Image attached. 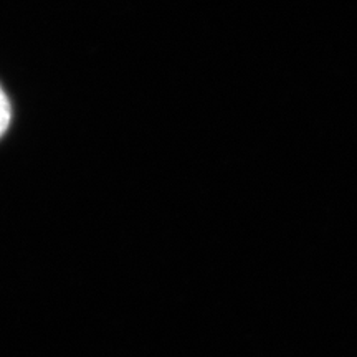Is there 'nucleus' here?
I'll list each match as a JSON object with an SVG mask.
<instances>
[{
    "mask_svg": "<svg viewBox=\"0 0 357 357\" xmlns=\"http://www.w3.org/2000/svg\"><path fill=\"white\" fill-rule=\"evenodd\" d=\"M10 119H12V106L10 101L3 91L2 86H0V137L6 134V131L10 126Z\"/></svg>",
    "mask_w": 357,
    "mask_h": 357,
    "instance_id": "obj_1",
    "label": "nucleus"
}]
</instances>
